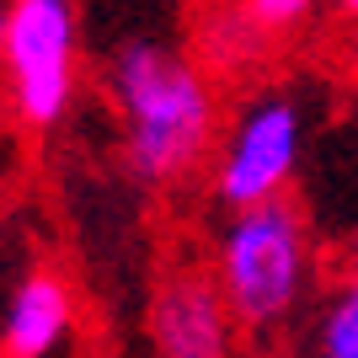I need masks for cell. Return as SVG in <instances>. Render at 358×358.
I'll list each match as a JSON object with an SVG mask.
<instances>
[{
  "mask_svg": "<svg viewBox=\"0 0 358 358\" xmlns=\"http://www.w3.org/2000/svg\"><path fill=\"white\" fill-rule=\"evenodd\" d=\"M107 91L123 123V155L150 187L193 177L214 145V86L187 54L134 38L107 64Z\"/></svg>",
  "mask_w": 358,
  "mask_h": 358,
  "instance_id": "1",
  "label": "cell"
},
{
  "mask_svg": "<svg viewBox=\"0 0 358 358\" xmlns=\"http://www.w3.org/2000/svg\"><path fill=\"white\" fill-rule=\"evenodd\" d=\"M220 278L241 331H273L299 310L310 289V230L289 198H268L252 209H230L214 252Z\"/></svg>",
  "mask_w": 358,
  "mask_h": 358,
  "instance_id": "2",
  "label": "cell"
},
{
  "mask_svg": "<svg viewBox=\"0 0 358 358\" xmlns=\"http://www.w3.org/2000/svg\"><path fill=\"white\" fill-rule=\"evenodd\" d=\"M75 38L70 0H11L6 91L27 129H54L75 107Z\"/></svg>",
  "mask_w": 358,
  "mask_h": 358,
  "instance_id": "3",
  "label": "cell"
},
{
  "mask_svg": "<svg viewBox=\"0 0 358 358\" xmlns=\"http://www.w3.org/2000/svg\"><path fill=\"white\" fill-rule=\"evenodd\" d=\"M305 118L289 96H252L230 123V134L214 161V193L230 209H252L268 198H284L289 177L299 166Z\"/></svg>",
  "mask_w": 358,
  "mask_h": 358,
  "instance_id": "4",
  "label": "cell"
},
{
  "mask_svg": "<svg viewBox=\"0 0 358 358\" xmlns=\"http://www.w3.org/2000/svg\"><path fill=\"white\" fill-rule=\"evenodd\" d=\"M236 310L203 268L166 273L150 305V337L161 358H236Z\"/></svg>",
  "mask_w": 358,
  "mask_h": 358,
  "instance_id": "5",
  "label": "cell"
},
{
  "mask_svg": "<svg viewBox=\"0 0 358 358\" xmlns=\"http://www.w3.org/2000/svg\"><path fill=\"white\" fill-rule=\"evenodd\" d=\"M75 327V294L59 273L32 268L6 299L0 315V353L6 358H48Z\"/></svg>",
  "mask_w": 358,
  "mask_h": 358,
  "instance_id": "6",
  "label": "cell"
},
{
  "mask_svg": "<svg viewBox=\"0 0 358 358\" xmlns=\"http://www.w3.org/2000/svg\"><path fill=\"white\" fill-rule=\"evenodd\" d=\"M268 43L273 38L241 11L236 0H230L224 11H209V22H203V48H209V59L220 64V70H246V64H257L268 54Z\"/></svg>",
  "mask_w": 358,
  "mask_h": 358,
  "instance_id": "7",
  "label": "cell"
},
{
  "mask_svg": "<svg viewBox=\"0 0 358 358\" xmlns=\"http://www.w3.org/2000/svg\"><path fill=\"white\" fill-rule=\"evenodd\" d=\"M315 358H358V278L327 299L315 321Z\"/></svg>",
  "mask_w": 358,
  "mask_h": 358,
  "instance_id": "8",
  "label": "cell"
},
{
  "mask_svg": "<svg viewBox=\"0 0 358 358\" xmlns=\"http://www.w3.org/2000/svg\"><path fill=\"white\" fill-rule=\"evenodd\" d=\"M236 6L252 16L268 38H284V32H299L305 22H310L321 0H236Z\"/></svg>",
  "mask_w": 358,
  "mask_h": 358,
  "instance_id": "9",
  "label": "cell"
},
{
  "mask_svg": "<svg viewBox=\"0 0 358 358\" xmlns=\"http://www.w3.org/2000/svg\"><path fill=\"white\" fill-rule=\"evenodd\" d=\"M6 16H11V0H0V75H6Z\"/></svg>",
  "mask_w": 358,
  "mask_h": 358,
  "instance_id": "10",
  "label": "cell"
},
{
  "mask_svg": "<svg viewBox=\"0 0 358 358\" xmlns=\"http://www.w3.org/2000/svg\"><path fill=\"white\" fill-rule=\"evenodd\" d=\"M331 6H337V11H343L348 22H358V0H331Z\"/></svg>",
  "mask_w": 358,
  "mask_h": 358,
  "instance_id": "11",
  "label": "cell"
},
{
  "mask_svg": "<svg viewBox=\"0 0 358 358\" xmlns=\"http://www.w3.org/2000/svg\"><path fill=\"white\" fill-rule=\"evenodd\" d=\"M353 262H358V246H353Z\"/></svg>",
  "mask_w": 358,
  "mask_h": 358,
  "instance_id": "12",
  "label": "cell"
},
{
  "mask_svg": "<svg viewBox=\"0 0 358 358\" xmlns=\"http://www.w3.org/2000/svg\"><path fill=\"white\" fill-rule=\"evenodd\" d=\"M353 64H358V48H353Z\"/></svg>",
  "mask_w": 358,
  "mask_h": 358,
  "instance_id": "13",
  "label": "cell"
}]
</instances>
